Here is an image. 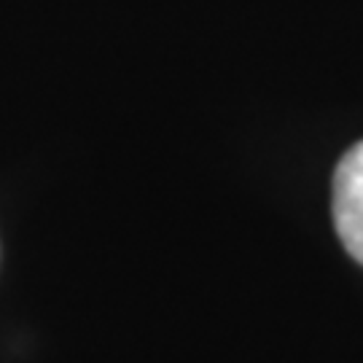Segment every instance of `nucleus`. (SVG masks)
<instances>
[{
    "instance_id": "f257e3e1",
    "label": "nucleus",
    "mask_w": 363,
    "mask_h": 363,
    "mask_svg": "<svg viewBox=\"0 0 363 363\" xmlns=\"http://www.w3.org/2000/svg\"><path fill=\"white\" fill-rule=\"evenodd\" d=\"M334 226L345 250L363 264V140L347 148L334 172Z\"/></svg>"
}]
</instances>
